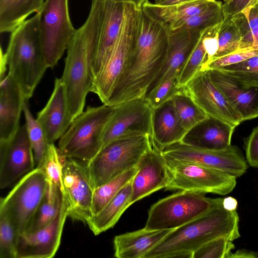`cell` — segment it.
Returning a JSON list of instances; mask_svg holds the SVG:
<instances>
[{"label":"cell","mask_w":258,"mask_h":258,"mask_svg":"<svg viewBox=\"0 0 258 258\" xmlns=\"http://www.w3.org/2000/svg\"><path fill=\"white\" fill-rule=\"evenodd\" d=\"M166 26L142 8V27L136 47L106 105L115 106L144 97L162 67L168 47Z\"/></svg>","instance_id":"obj_1"},{"label":"cell","mask_w":258,"mask_h":258,"mask_svg":"<svg viewBox=\"0 0 258 258\" xmlns=\"http://www.w3.org/2000/svg\"><path fill=\"white\" fill-rule=\"evenodd\" d=\"M104 0H92L89 14L76 30L67 48L62 74L60 78L67 93L73 119L84 110L88 94L95 79L93 63L100 33Z\"/></svg>","instance_id":"obj_2"},{"label":"cell","mask_w":258,"mask_h":258,"mask_svg":"<svg viewBox=\"0 0 258 258\" xmlns=\"http://www.w3.org/2000/svg\"><path fill=\"white\" fill-rule=\"evenodd\" d=\"M212 205L205 213L172 230L144 258H163L171 252H194L207 242L219 237L233 241L240 237L236 210H226L223 198H211Z\"/></svg>","instance_id":"obj_3"},{"label":"cell","mask_w":258,"mask_h":258,"mask_svg":"<svg viewBox=\"0 0 258 258\" xmlns=\"http://www.w3.org/2000/svg\"><path fill=\"white\" fill-rule=\"evenodd\" d=\"M3 53L9 74L29 100L48 68L40 39L39 13L26 20L12 31Z\"/></svg>","instance_id":"obj_4"},{"label":"cell","mask_w":258,"mask_h":258,"mask_svg":"<svg viewBox=\"0 0 258 258\" xmlns=\"http://www.w3.org/2000/svg\"><path fill=\"white\" fill-rule=\"evenodd\" d=\"M153 142L149 136L130 134L102 147L86 164L94 189L136 167Z\"/></svg>","instance_id":"obj_5"},{"label":"cell","mask_w":258,"mask_h":258,"mask_svg":"<svg viewBox=\"0 0 258 258\" xmlns=\"http://www.w3.org/2000/svg\"><path fill=\"white\" fill-rule=\"evenodd\" d=\"M115 107L104 104L87 107L59 140L60 153L66 158L90 161L101 149L103 132Z\"/></svg>","instance_id":"obj_6"},{"label":"cell","mask_w":258,"mask_h":258,"mask_svg":"<svg viewBox=\"0 0 258 258\" xmlns=\"http://www.w3.org/2000/svg\"><path fill=\"white\" fill-rule=\"evenodd\" d=\"M141 27L142 8L126 3L118 37L108 58L95 77L91 91L103 104L108 101L136 47Z\"/></svg>","instance_id":"obj_7"},{"label":"cell","mask_w":258,"mask_h":258,"mask_svg":"<svg viewBox=\"0 0 258 258\" xmlns=\"http://www.w3.org/2000/svg\"><path fill=\"white\" fill-rule=\"evenodd\" d=\"M47 180L42 167L24 175L0 200V212L9 219L18 235L24 233L46 190Z\"/></svg>","instance_id":"obj_8"},{"label":"cell","mask_w":258,"mask_h":258,"mask_svg":"<svg viewBox=\"0 0 258 258\" xmlns=\"http://www.w3.org/2000/svg\"><path fill=\"white\" fill-rule=\"evenodd\" d=\"M38 13L43 56L48 68H53L67 49L76 30L71 21L69 0H45Z\"/></svg>","instance_id":"obj_9"},{"label":"cell","mask_w":258,"mask_h":258,"mask_svg":"<svg viewBox=\"0 0 258 258\" xmlns=\"http://www.w3.org/2000/svg\"><path fill=\"white\" fill-rule=\"evenodd\" d=\"M170 174L166 190H180L225 196L236 184L232 175L193 162L165 157Z\"/></svg>","instance_id":"obj_10"},{"label":"cell","mask_w":258,"mask_h":258,"mask_svg":"<svg viewBox=\"0 0 258 258\" xmlns=\"http://www.w3.org/2000/svg\"><path fill=\"white\" fill-rule=\"evenodd\" d=\"M211 198L204 194L181 190L153 204L148 211L145 228L150 230H173L207 211Z\"/></svg>","instance_id":"obj_11"},{"label":"cell","mask_w":258,"mask_h":258,"mask_svg":"<svg viewBox=\"0 0 258 258\" xmlns=\"http://www.w3.org/2000/svg\"><path fill=\"white\" fill-rule=\"evenodd\" d=\"M163 156L197 163L234 176L243 175L248 168L247 161L236 146L222 150H211L185 144L180 141L163 148Z\"/></svg>","instance_id":"obj_12"},{"label":"cell","mask_w":258,"mask_h":258,"mask_svg":"<svg viewBox=\"0 0 258 258\" xmlns=\"http://www.w3.org/2000/svg\"><path fill=\"white\" fill-rule=\"evenodd\" d=\"M152 112L153 109L143 97L115 105L103 132L101 148L126 135L142 134L153 139Z\"/></svg>","instance_id":"obj_13"},{"label":"cell","mask_w":258,"mask_h":258,"mask_svg":"<svg viewBox=\"0 0 258 258\" xmlns=\"http://www.w3.org/2000/svg\"><path fill=\"white\" fill-rule=\"evenodd\" d=\"M62 194L68 217L87 224L92 217L93 188L86 164L67 158L62 171Z\"/></svg>","instance_id":"obj_14"},{"label":"cell","mask_w":258,"mask_h":258,"mask_svg":"<svg viewBox=\"0 0 258 258\" xmlns=\"http://www.w3.org/2000/svg\"><path fill=\"white\" fill-rule=\"evenodd\" d=\"M34 153L25 124L9 141L0 142V188H5L35 168Z\"/></svg>","instance_id":"obj_15"},{"label":"cell","mask_w":258,"mask_h":258,"mask_svg":"<svg viewBox=\"0 0 258 258\" xmlns=\"http://www.w3.org/2000/svg\"><path fill=\"white\" fill-rule=\"evenodd\" d=\"M184 89L208 115L235 127L242 122L240 116L213 83L207 70H200Z\"/></svg>","instance_id":"obj_16"},{"label":"cell","mask_w":258,"mask_h":258,"mask_svg":"<svg viewBox=\"0 0 258 258\" xmlns=\"http://www.w3.org/2000/svg\"><path fill=\"white\" fill-rule=\"evenodd\" d=\"M168 30V47L165 60L144 97L163 82L172 78H178L203 32L185 27Z\"/></svg>","instance_id":"obj_17"},{"label":"cell","mask_w":258,"mask_h":258,"mask_svg":"<svg viewBox=\"0 0 258 258\" xmlns=\"http://www.w3.org/2000/svg\"><path fill=\"white\" fill-rule=\"evenodd\" d=\"M137 166L138 170L132 179L131 205L157 190L165 188L170 178L166 160L153 142Z\"/></svg>","instance_id":"obj_18"},{"label":"cell","mask_w":258,"mask_h":258,"mask_svg":"<svg viewBox=\"0 0 258 258\" xmlns=\"http://www.w3.org/2000/svg\"><path fill=\"white\" fill-rule=\"evenodd\" d=\"M67 217V208L63 196L60 211L49 225L37 231L18 235L17 258L53 257L60 245Z\"/></svg>","instance_id":"obj_19"},{"label":"cell","mask_w":258,"mask_h":258,"mask_svg":"<svg viewBox=\"0 0 258 258\" xmlns=\"http://www.w3.org/2000/svg\"><path fill=\"white\" fill-rule=\"evenodd\" d=\"M48 144L54 143L67 131L73 118L70 113L65 86L60 78L54 80V88L45 106L36 118Z\"/></svg>","instance_id":"obj_20"},{"label":"cell","mask_w":258,"mask_h":258,"mask_svg":"<svg viewBox=\"0 0 258 258\" xmlns=\"http://www.w3.org/2000/svg\"><path fill=\"white\" fill-rule=\"evenodd\" d=\"M126 3L104 0L101 28L93 63L94 77L108 58L118 37Z\"/></svg>","instance_id":"obj_21"},{"label":"cell","mask_w":258,"mask_h":258,"mask_svg":"<svg viewBox=\"0 0 258 258\" xmlns=\"http://www.w3.org/2000/svg\"><path fill=\"white\" fill-rule=\"evenodd\" d=\"M207 71L213 83L240 116L242 121L258 117V88H245L217 70Z\"/></svg>","instance_id":"obj_22"},{"label":"cell","mask_w":258,"mask_h":258,"mask_svg":"<svg viewBox=\"0 0 258 258\" xmlns=\"http://www.w3.org/2000/svg\"><path fill=\"white\" fill-rule=\"evenodd\" d=\"M26 100L9 74L0 81V142L10 140L18 131Z\"/></svg>","instance_id":"obj_23"},{"label":"cell","mask_w":258,"mask_h":258,"mask_svg":"<svg viewBox=\"0 0 258 258\" xmlns=\"http://www.w3.org/2000/svg\"><path fill=\"white\" fill-rule=\"evenodd\" d=\"M235 127L222 120L208 115L188 130L180 142L208 149H224L231 145Z\"/></svg>","instance_id":"obj_24"},{"label":"cell","mask_w":258,"mask_h":258,"mask_svg":"<svg viewBox=\"0 0 258 258\" xmlns=\"http://www.w3.org/2000/svg\"><path fill=\"white\" fill-rule=\"evenodd\" d=\"M152 132L154 144L161 150L180 141L187 131L183 127L172 99L153 109Z\"/></svg>","instance_id":"obj_25"},{"label":"cell","mask_w":258,"mask_h":258,"mask_svg":"<svg viewBox=\"0 0 258 258\" xmlns=\"http://www.w3.org/2000/svg\"><path fill=\"white\" fill-rule=\"evenodd\" d=\"M172 230H150L145 227L115 236L114 256L117 258H144Z\"/></svg>","instance_id":"obj_26"},{"label":"cell","mask_w":258,"mask_h":258,"mask_svg":"<svg viewBox=\"0 0 258 258\" xmlns=\"http://www.w3.org/2000/svg\"><path fill=\"white\" fill-rule=\"evenodd\" d=\"M216 0H192L163 6L147 1L142 8L150 16L165 25L198 14L213 5Z\"/></svg>","instance_id":"obj_27"},{"label":"cell","mask_w":258,"mask_h":258,"mask_svg":"<svg viewBox=\"0 0 258 258\" xmlns=\"http://www.w3.org/2000/svg\"><path fill=\"white\" fill-rule=\"evenodd\" d=\"M132 179L117 192L100 212L90 219L87 225L95 235L112 228L125 210L131 205Z\"/></svg>","instance_id":"obj_28"},{"label":"cell","mask_w":258,"mask_h":258,"mask_svg":"<svg viewBox=\"0 0 258 258\" xmlns=\"http://www.w3.org/2000/svg\"><path fill=\"white\" fill-rule=\"evenodd\" d=\"M45 0H0V32H11L33 13L41 10Z\"/></svg>","instance_id":"obj_29"},{"label":"cell","mask_w":258,"mask_h":258,"mask_svg":"<svg viewBox=\"0 0 258 258\" xmlns=\"http://www.w3.org/2000/svg\"><path fill=\"white\" fill-rule=\"evenodd\" d=\"M63 194L55 185L47 182L45 194L30 220L25 233H30L49 225L60 211Z\"/></svg>","instance_id":"obj_30"},{"label":"cell","mask_w":258,"mask_h":258,"mask_svg":"<svg viewBox=\"0 0 258 258\" xmlns=\"http://www.w3.org/2000/svg\"><path fill=\"white\" fill-rule=\"evenodd\" d=\"M137 170L136 166L94 190L92 206V216L98 214L105 207L117 192L133 178Z\"/></svg>","instance_id":"obj_31"},{"label":"cell","mask_w":258,"mask_h":258,"mask_svg":"<svg viewBox=\"0 0 258 258\" xmlns=\"http://www.w3.org/2000/svg\"><path fill=\"white\" fill-rule=\"evenodd\" d=\"M222 5L221 2L216 1L213 5L203 12L166 26L169 29L185 27L203 31L222 22Z\"/></svg>","instance_id":"obj_32"},{"label":"cell","mask_w":258,"mask_h":258,"mask_svg":"<svg viewBox=\"0 0 258 258\" xmlns=\"http://www.w3.org/2000/svg\"><path fill=\"white\" fill-rule=\"evenodd\" d=\"M172 99L181 123L187 132L208 116L186 93L184 87Z\"/></svg>","instance_id":"obj_33"},{"label":"cell","mask_w":258,"mask_h":258,"mask_svg":"<svg viewBox=\"0 0 258 258\" xmlns=\"http://www.w3.org/2000/svg\"><path fill=\"white\" fill-rule=\"evenodd\" d=\"M28 135L34 153L36 167H41L47 151V143L42 128L29 107L28 100L23 109Z\"/></svg>","instance_id":"obj_34"},{"label":"cell","mask_w":258,"mask_h":258,"mask_svg":"<svg viewBox=\"0 0 258 258\" xmlns=\"http://www.w3.org/2000/svg\"><path fill=\"white\" fill-rule=\"evenodd\" d=\"M215 70L228 75L245 88H258V55Z\"/></svg>","instance_id":"obj_35"},{"label":"cell","mask_w":258,"mask_h":258,"mask_svg":"<svg viewBox=\"0 0 258 258\" xmlns=\"http://www.w3.org/2000/svg\"><path fill=\"white\" fill-rule=\"evenodd\" d=\"M233 17L242 34L239 49L258 46V1Z\"/></svg>","instance_id":"obj_36"},{"label":"cell","mask_w":258,"mask_h":258,"mask_svg":"<svg viewBox=\"0 0 258 258\" xmlns=\"http://www.w3.org/2000/svg\"><path fill=\"white\" fill-rule=\"evenodd\" d=\"M242 34L235 18L233 16L223 18L219 32L218 50L212 59L239 49Z\"/></svg>","instance_id":"obj_37"},{"label":"cell","mask_w":258,"mask_h":258,"mask_svg":"<svg viewBox=\"0 0 258 258\" xmlns=\"http://www.w3.org/2000/svg\"><path fill=\"white\" fill-rule=\"evenodd\" d=\"M67 158L59 152L54 143L48 144L41 167L47 182L53 183L63 192L62 171Z\"/></svg>","instance_id":"obj_38"},{"label":"cell","mask_w":258,"mask_h":258,"mask_svg":"<svg viewBox=\"0 0 258 258\" xmlns=\"http://www.w3.org/2000/svg\"><path fill=\"white\" fill-rule=\"evenodd\" d=\"M17 236L9 219L0 212V258H17Z\"/></svg>","instance_id":"obj_39"},{"label":"cell","mask_w":258,"mask_h":258,"mask_svg":"<svg viewBox=\"0 0 258 258\" xmlns=\"http://www.w3.org/2000/svg\"><path fill=\"white\" fill-rule=\"evenodd\" d=\"M207 53L205 48L202 33L199 40L185 64L178 78V86L184 87L188 82L200 70L206 59Z\"/></svg>","instance_id":"obj_40"},{"label":"cell","mask_w":258,"mask_h":258,"mask_svg":"<svg viewBox=\"0 0 258 258\" xmlns=\"http://www.w3.org/2000/svg\"><path fill=\"white\" fill-rule=\"evenodd\" d=\"M235 248L232 241L219 237L203 245L193 252L192 258H228Z\"/></svg>","instance_id":"obj_41"},{"label":"cell","mask_w":258,"mask_h":258,"mask_svg":"<svg viewBox=\"0 0 258 258\" xmlns=\"http://www.w3.org/2000/svg\"><path fill=\"white\" fill-rule=\"evenodd\" d=\"M257 55H258V46L241 48L225 55L204 62L200 70L217 69L224 66L240 62Z\"/></svg>","instance_id":"obj_42"},{"label":"cell","mask_w":258,"mask_h":258,"mask_svg":"<svg viewBox=\"0 0 258 258\" xmlns=\"http://www.w3.org/2000/svg\"><path fill=\"white\" fill-rule=\"evenodd\" d=\"M182 88L178 86V78H172L163 82L144 98L153 109L172 99Z\"/></svg>","instance_id":"obj_43"},{"label":"cell","mask_w":258,"mask_h":258,"mask_svg":"<svg viewBox=\"0 0 258 258\" xmlns=\"http://www.w3.org/2000/svg\"><path fill=\"white\" fill-rule=\"evenodd\" d=\"M247 162L251 167L258 168V125L244 140Z\"/></svg>","instance_id":"obj_44"},{"label":"cell","mask_w":258,"mask_h":258,"mask_svg":"<svg viewBox=\"0 0 258 258\" xmlns=\"http://www.w3.org/2000/svg\"><path fill=\"white\" fill-rule=\"evenodd\" d=\"M258 0H229L222 5L223 18H228L241 13L255 4Z\"/></svg>","instance_id":"obj_45"},{"label":"cell","mask_w":258,"mask_h":258,"mask_svg":"<svg viewBox=\"0 0 258 258\" xmlns=\"http://www.w3.org/2000/svg\"><path fill=\"white\" fill-rule=\"evenodd\" d=\"M228 258H258V252L241 249L234 253L231 252Z\"/></svg>","instance_id":"obj_46"},{"label":"cell","mask_w":258,"mask_h":258,"mask_svg":"<svg viewBox=\"0 0 258 258\" xmlns=\"http://www.w3.org/2000/svg\"><path fill=\"white\" fill-rule=\"evenodd\" d=\"M223 205L226 210L232 211L236 210L238 202L235 198L232 197H228L223 198Z\"/></svg>","instance_id":"obj_47"},{"label":"cell","mask_w":258,"mask_h":258,"mask_svg":"<svg viewBox=\"0 0 258 258\" xmlns=\"http://www.w3.org/2000/svg\"><path fill=\"white\" fill-rule=\"evenodd\" d=\"M114 2L128 3L134 5L138 8H142L144 4L148 0H112Z\"/></svg>","instance_id":"obj_48"},{"label":"cell","mask_w":258,"mask_h":258,"mask_svg":"<svg viewBox=\"0 0 258 258\" xmlns=\"http://www.w3.org/2000/svg\"><path fill=\"white\" fill-rule=\"evenodd\" d=\"M192 0H163L159 5L163 6L172 5Z\"/></svg>","instance_id":"obj_49"},{"label":"cell","mask_w":258,"mask_h":258,"mask_svg":"<svg viewBox=\"0 0 258 258\" xmlns=\"http://www.w3.org/2000/svg\"><path fill=\"white\" fill-rule=\"evenodd\" d=\"M163 0H155V3L160 4Z\"/></svg>","instance_id":"obj_50"},{"label":"cell","mask_w":258,"mask_h":258,"mask_svg":"<svg viewBox=\"0 0 258 258\" xmlns=\"http://www.w3.org/2000/svg\"><path fill=\"white\" fill-rule=\"evenodd\" d=\"M223 1H224V2H225L228 1L229 0H223Z\"/></svg>","instance_id":"obj_51"}]
</instances>
